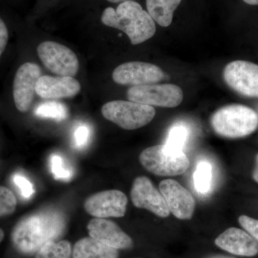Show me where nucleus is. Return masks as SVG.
<instances>
[{
  "instance_id": "f257e3e1",
  "label": "nucleus",
  "mask_w": 258,
  "mask_h": 258,
  "mask_svg": "<svg viewBox=\"0 0 258 258\" xmlns=\"http://www.w3.org/2000/svg\"><path fill=\"white\" fill-rule=\"evenodd\" d=\"M66 218L56 210H44L25 217L12 234L15 247L23 254L36 253L44 244L55 241L66 229Z\"/></svg>"
},
{
  "instance_id": "f03ea898",
  "label": "nucleus",
  "mask_w": 258,
  "mask_h": 258,
  "mask_svg": "<svg viewBox=\"0 0 258 258\" xmlns=\"http://www.w3.org/2000/svg\"><path fill=\"white\" fill-rule=\"evenodd\" d=\"M101 21L106 26L125 32L132 45L142 43L155 35V22L140 4L134 1L120 3L116 9L106 8Z\"/></svg>"
},
{
  "instance_id": "7ed1b4c3",
  "label": "nucleus",
  "mask_w": 258,
  "mask_h": 258,
  "mask_svg": "<svg viewBox=\"0 0 258 258\" xmlns=\"http://www.w3.org/2000/svg\"><path fill=\"white\" fill-rule=\"evenodd\" d=\"M212 128L218 135L237 139L253 133L258 126V115L249 107L229 105L217 110L211 118Z\"/></svg>"
},
{
  "instance_id": "20e7f679",
  "label": "nucleus",
  "mask_w": 258,
  "mask_h": 258,
  "mask_svg": "<svg viewBox=\"0 0 258 258\" xmlns=\"http://www.w3.org/2000/svg\"><path fill=\"white\" fill-rule=\"evenodd\" d=\"M139 160L147 170L158 176L180 175L189 166V159L182 150L166 144L144 149L139 156Z\"/></svg>"
},
{
  "instance_id": "39448f33",
  "label": "nucleus",
  "mask_w": 258,
  "mask_h": 258,
  "mask_svg": "<svg viewBox=\"0 0 258 258\" xmlns=\"http://www.w3.org/2000/svg\"><path fill=\"white\" fill-rule=\"evenodd\" d=\"M102 114L125 130H135L149 124L154 118V107L133 101L108 102L101 108Z\"/></svg>"
},
{
  "instance_id": "423d86ee",
  "label": "nucleus",
  "mask_w": 258,
  "mask_h": 258,
  "mask_svg": "<svg viewBox=\"0 0 258 258\" xmlns=\"http://www.w3.org/2000/svg\"><path fill=\"white\" fill-rule=\"evenodd\" d=\"M130 101L150 106L174 108L183 101L182 90L174 84H148L132 86L126 93Z\"/></svg>"
},
{
  "instance_id": "0eeeda50",
  "label": "nucleus",
  "mask_w": 258,
  "mask_h": 258,
  "mask_svg": "<svg viewBox=\"0 0 258 258\" xmlns=\"http://www.w3.org/2000/svg\"><path fill=\"white\" fill-rule=\"evenodd\" d=\"M37 54L49 71L59 76L74 77L79 69V61L74 51L60 43L42 42L37 47Z\"/></svg>"
},
{
  "instance_id": "6e6552de",
  "label": "nucleus",
  "mask_w": 258,
  "mask_h": 258,
  "mask_svg": "<svg viewBox=\"0 0 258 258\" xmlns=\"http://www.w3.org/2000/svg\"><path fill=\"white\" fill-rule=\"evenodd\" d=\"M223 77L229 87L235 92L258 98V64L248 61H233L226 66Z\"/></svg>"
},
{
  "instance_id": "1a4fd4ad",
  "label": "nucleus",
  "mask_w": 258,
  "mask_h": 258,
  "mask_svg": "<svg viewBox=\"0 0 258 258\" xmlns=\"http://www.w3.org/2000/svg\"><path fill=\"white\" fill-rule=\"evenodd\" d=\"M113 81L122 86H143L159 82L164 73L159 66L145 62H125L113 71Z\"/></svg>"
},
{
  "instance_id": "9d476101",
  "label": "nucleus",
  "mask_w": 258,
  "mask_h": 258,
  "mask_svg": "<svg viewBox=\"0 0 258 258\" xmlns=\"http://www.w3.org/2000/svg\"><path fill=\"white\" fill-rule=\"evenodd\" d=\"M128 199L119 190H107L91 195L86 200L85 210L96 218L121 217L126 211Z\"/></svg>"
},
{
  "instance_id": "9b49d317",
  "label": "nucleus",
  "mask_w": 258,
  "mask_h": 258,
  "mask_svg": "<svg viewBox=\"0 0 258 258\" xmlns=\"http://www.w3.org/2000/svg\"><path fill=\"white\" fill-rule=\"evenodd\" d=\"M40 77L41 70L38 64L32 62L22 64L17 71L13 83V98L19 111L26 112L30 109Z\"/></svg>"
},
{
  "instance_id": "f8f14e48",
  "label": "nucleus",
  "mask_w": 258,
  "mask_h": 258,
  "mask_svg": "<svg viewBox=\"0 0 258 258\" xmlns=\"http://www.w3.org/2000/svg\"><path fill=\"white\" fill-rule=\"evenodd\" d=\"M134 206L146 209L159 217H166L170 214L164 197L146 176L136 178L131 191Z\"/></svg>"
},
{
  "instance_id": "ddd939ff",
  "label": "nucleus",
  "mask_w": 258,
  "mask_h": 258,
  "mask_svg": "<svg viewBox=\"0 0 258 258\" xmlns=\"http://www.w3.org/2000/svg\"><path fill=\"white\" fill-rule=\"evenodd\" d=\"M161 195L169 211L180 220H190L195 210V199L186 188L174 179L163 180L159 184Z\"/></svg>"
},
{
  "instance_id": "4468645a",
  "label": "nucleus",
  "mask_w": 258,
  "mask_h": 258,
  "mask_svg": "<svg viewBox=\"0 0 258 258\" xmlns=\"http://www.w3.org/2000/svg\"><path fill=\"white\" fill-rule=\"evenodd\" d=\"M90 237L116 249L130 248L133 241L115 222L104 218L93 219L87 226Z\"/></svg>"
},
{
  "instance_id": "2eb2a0df",
  "label": "nucleus",
  "mask_w": 258,
  "mask_h": 258,
  "mask_svg": "<svg viewBox=\"0 0 258 258\" xmlns=\"http://www.w3.org/2000/svg\"><path fill=\"white\" fill-rule=\"evenodd\" d=\"M81 89V84L74 77L43 76L37 81L35 91L42 98L58 99L76 96Z\"/></svg>"
},
{
  "instance_id": "dca6fc26",
  "label": "nucleus",
  "mask_w": 258,
  "mask_h": 258,
  "mask_svg": "<svg viewBox=\"0 0 258 258\" xmlns=\"http://www.w3.org/2000/svg\"><path fill=\"white\" fill-rule=\"evenodd\" d=\"M215 244L220 248L237 255L252 257L258 253V242L240 229L231 227L218 236Z\"/></svg>"
},
{
  "instance_id": "f3484780",
  "label": "nucleus",
  "mask_w": 258,
  "mask_h": 258,
  "mask_svg": "<svg viewBox=\"0 0 258 258\" xmlns=\"http://www.w3.org/2000/svg\"><path fill=\"white\" fill-rule=\"evenodd\" d=\"M73 258H118V249L101 243L92 237H85L75 244Z\"/></svg>"
},
{
  "instance_id": "a211bd4d",
  "label": "nucleus",
  "mask_w": 258,
  "mask_h": 258,
  "mask_svg": "<svg viewBox=\"0 0 258 258\" xmlns=\"http://www.w3.org/2000/svg\"><path fill=\"white\" fill-rule=\"evenodd\" d=\"M181 0H146L147 12L161 27L169 26Z\"/></svg>"
},
{
  "instance_id": "6ab92c4d",
  "label": "nucleus",
  "mask_w": 258,
  "mask_h": 258,
  "mask_svg": "<svg viewBox=\"0 0 258 258\" xmlns=\"http://www.w3.org/2000/svg\"><path fill=\"white\" fill-rule=\"evenodd\" d=\"M72 247L69 241H51L36 252L35 258H71Z\"/></svg>"
},
{
  "instance_id": "aec40b11",
  "label": "nucleus",
  "mask_w": 258,
  "mask_h": 258,
  "mask_svg": "<svg viewBox=\"0 0 258 258\" xmlns=\"http://www.w3.org/2000/svg\"><path fill=\"white\" fill-rule=\"evenodd\" d=\"M212 180V166L209 161L198 163L194 173V184L200 195H207L210 191Z\"/></svg>"
},
{
  "instance_id": "412c9836",
  "label": "nucleus",
  "mask_w": 258,
  "mask_h": 258,
  "mask_svg": "<svg viewBox=\"0 0 258 258\" xmlns=\"http://www.w3.org/2000/svg\"><path fill=\"white\" fill-rule=\"evenodd\" d=\"M35 115L40 118H52L55 120H62L68 117L66 106L60 102L51 101L42 103L37 107Z\"/></svg>"
},
{
  "instance_id": "4be33fe9",
  "label": "nucleus",
  "mask_w": 258,
  "mask_h": 258,
  "mask_svg": "<svg viewBox=\"0 0 258 258\" xmlns=\"http://www.w3.org/2000/svg\"><path fill=\"white\" fill-rule=\"evenodd\" d=\"M189 136V128L184 123H176L171 126L166 140V145L183 151Z\"/></svg>"
},
{
  "instance_id": "5701e85b",
  "label": "nucleus",
  "mask_w": 258,
  "mask_h": 258,
  "mask_svg": "<svg viewBox=\"0 0 258 258\" xmlns=\"http://www.w3.org/2000/svg\"><path fill=\"white\" fill-rule=\"evenodd\" d=\"M17 199L8 188L0 186V217L13 214L16 210Z\"/></svg>"
},
{
  "instance_id": "b1692460",
  "label": "nucleus",
  "mask_w": 258,
  "mask_h": 258,
  "mask_svg": "<svg viewBox=\"0 0 258 258\" xmlns=\"http://www.w3.org/2000/svg\"><path fill=\"white\" fill-rule=\"evenodd\" d=\"M51 171L55 179L69 181L72 178V170L67 167L63 159L57 154H53L50 158Z\"/></svg>"
},
{
  "instance_id": "393cba45",
  "label": "nucleus",
  "mask_w": 258,
  "mask_h": 258,
  "mask_svg": "<svg viewBox=\"0 0 258 258\" xmlns=\"http://www.w3.org/2000/svg\"><path fill=\"white\" fill-rule=\"evenodd\" d=\"M91 128L86 124H80L75 129L74 144L77 149H83L89 142L91 139Z\"/></svg>"
},
{
  "instance_id": "a878e982",
  "label": "nucleus",
  "mask_w": 258,
  "mask_h": 258,
  "mask_svg": "<svg viewBox=\"0 0 258 258\" xmlns=\"http://www.w3.org/2000/svg\"><path fill=\"white\" fill-rule=\"evenodd\" d=\"M13 181L20 189V194L24 198L30 199L35 193L33 185L22 174H15L13 176Z\"/></svg>"
},
{
  "instance_id": "bb28decb",
  "label": "nucleus",
  "mask_w": 258,
  "mask_h": 258,
  "mask_svg": "<svg viewBox=\"0 0 258 258\" xmlns=\"http://www.w3.org/2000/svg\"><path fill=\"white\" fill-rule=\"evenodd\" d=\"M239 222L249 235L258 241V220L242 215L239 217Z\"/></svg>"
},
{
  "instance_id": "cd10ccee",
  "label": "nucleus",
  "mask_w": 258,
  "mask_h": 258,
  "mask_svg": "<svg viewBox=\"0 0 258 258\" xmlns=\"http://www.w3.org/2000/svg\"><path fill=\"white\" fill-rule=\"evenodd\" d=\"M8 30L3 20L0 18V56L3 53L8 44Z\"/></svg>"
},
{
  "instance_id": "c85d7f7f",
  "label": "nucleus",
  "mask_w": 258,
  "mask_h": 258,
  "mask_svg": "<svg viewBox=\"0 0 258 258\" xmlns=\"http://www.w3.org/2000/svg\"><path fill=\"white\" fill-rule=\"evenodd\" d=\"M253 179L255 180L258 183V154L257 157H256V165L253 171V174H252Z\"/></svg>"
},
{
  "instance_id": "c756f323",
  "label": "nucleus",
  "mask_w": 258,
  "mask_h": 258,
  "mask_svg": "<svg viewBox=\"0 0 258 258\" xmlns=\"http://www.w3.org/2000/svg\"><path fill=\"white\" fill-rule=\"evenodd\" d=\"M246 4L249 5H258V0H243Z\"/></svg>"
},
{
  "instance_id": "7c9ffc66",
  "label": "nucleus",
  "mask_w": 258,
  "mask_h": 258,
  "mask_svg": "<svg viewBox=\"0 0 258 258\" xmlns=\"http://www.w3.org/2000/svg\"><path fill=\"white\" fill-rule=\"evenodd\" d=\"M107 1L110 2V3H123V2L127 1H134V0H107Z\"/></svg>"
},
{
  "instance_id": "2f4dec72",
  "label": "nucleus",
  "mask_w": 258,
  "mask_h": 258,
  "mask_svg": "<svg viewBox=\"0 0 258 258\" xmlns=\"http://www.w3.org/2000/svg\"><path fill=\"white\" fill-rule=\"evenodd\" d=\"M208 258H234L232 257H228V256L225 255H220V254H218V255H213L211 256V257Z\"/></svg>"
},
{
  "instance_id": "473e14b6",
  "label": "nucleus",
  "mask_w": 258,
  "mask_h": 258,
  "mask_svg": "<svg viewBox=\"0 0 258 258\" xmlns=\"http://www.w3.org/2000/svg\"><path fill=\"white\" fill-rule=\"evenodd\" d=\"M4 237H5L4 232H3V230H2L1 228H0V242H1L3 240V239H4Z\"/></svg>"
},
{
  "instance_id": "72a5a7b5",
  "label": "nucleus",
  "mask_w": 258,
  "mask_h": 258,
  "mask_svg": "<svg viewBox=\"0 0 258 258\" xmlns=\"http://www.w3.org/2000/svg\"><path fill=\"white\" fill-rule=\"evenodd\" d=\"M258 115V114H257Z\"/></svg>"
}]
</instances>
